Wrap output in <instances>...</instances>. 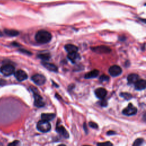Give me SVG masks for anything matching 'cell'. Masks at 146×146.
Listing matches in <instances>:
<instances>
[{"label":"cell","mask_w":146,"mask_h":146,"mask_svg":"<svg viewBox=\"0 0 146 146\" xmlns=\"http://www.w3.org/2000/svg\"><path fill=\"white\" fill-rule=\"evenodd\" d=\"M51 34L47 31L42 30L38 31L35 36V40L39 43H46L51 39Z\"/></svg>","instance_id":"6da1fadb"},{"label":"cell","mask_w":146,"mask_h":146,"mask_svg":"<svg viewBox=\"0 0 146 146\" xmlns=\"http://www.w3.org/2000/svg\"><path fill=\"white\" fill-rule=\"evenodd\" d=\"M51 124L48 121L41 120L37 123V129L42 132H47L51 129Z\"/></svg>","instance_id":"7a4b0ae2"},{"label":"cell","mask_w":146,"mask_h":146,"mask_svg":"<svg viewBox=\"0 0 146 146\" xmlns=\"http://www.w3.org/2000/svg\"><path fill=\"white\" fill-rule=\"evenodd\" d=\"M0 71L4 75L9 76L14 74L15 71V68L13 65L7 64L3 65L2 67H1Z\"/></svg>","instance_id":"3957f363"},{"label":"cell","mask_w":146,"mask_h":146,"mask_svg":"<svg viewBox=\"0 0 146 146\" xmlns=\"http://www.w3.org/2000/svg\"><path fill=\"white\" fill-rule=\"evenodd\" d=\"M137 108L132 104L129 103L128 106L123 110V113L126 116L134 115L137 113Z\"/></svg>","instance_id":"277c9868"},{"label":"cell","mask_w":146,"mask_h":146,"mask_svg":"<svg viewBox=\"0 0 146 146\" xmlns=\"http://www.w3.org/2000/svg\"><path fill=\"white\" fill-rule=\"evenodd\" d=\"M32 80L37 85L41 86L46 82V78L40 74H35L31 77Z\"/></svg>","instance_id":"5b68a950"},{"label":"cell","mask_w":146,"mask_h":146,"mask_svg":"<svg viewBox=\"0 0 146 146\" xmlns=\"http://www.w3.org/2000/svg\"><path fill=\"white\" fill-rule=\"evenodd\" d=\"M108 72L112 76H117L121 74L122 70L120 67L117 65H113L109 68Z\"/></svg>","instance_id":"8992f818"},{"label":"cell","mask_w":146,"mask_h":146,"mask_svg":"<svg viewBox=\"0 0 146 146\" xmlns=\"http://www.w3.org/2000/svg\"><path fill=\"white\" fill-rule=\"evenodd\" d=\"M34 92V105L37 107H42L44 105V102L43 100V99L39 94L35 91Z\"/></svg>","instance_id":"52a82bcc"},{"label":"cell","mask_w":146,"mask_h":146,"mask_svg":"<svg viewBox=\"0 0 146 146\" xmlns=\"http://www.w3.org/2000/svg\"><path fill=\"white\" fill-rule=\"evenodd\" d=\"M91 49L98 54H104V53H108L111 51V49L105 46H96L94 47H91Z\"/></svg>","instance_id":"ba28073f"},{"label":"cell","mask_w":146,"mask_h":146,"mask_svg":"<svg viewBox=\"0 0 146 146\" xmlns=\"http://www.w3.org/2000/svg\"><path fill=\"white\" fill-rule=\"evenodd\" d=\"M15 76L18 81H23L27 78V74L22 70H19L15 72Z\"/></svg>","instance_id":"9c48e42d"},{"label":"cell","mask_w":146,"mask_h":146,"mask_svg":"<svg viewBox=\"0 0 146 146\" xmlns=\"http://www.w3.org/2000/svg\"><path fill=\"white\" fill-rule=\"evenodd\" d=\"M56 131L58 133H59V134L62 135L64 137L68 138L69 134L63 126L57 124L56 127Z\"/></svg>","instance_id":"30bf717a"},{"label":"cell","mask_w":146,"mask_h":146,"mask_svg":"<svg viewBox=\"0 0 146 146\" xmlns=\"http://www.w3.org/2000/svg\"><path fill=\"white\" fill-rule=\"evenodd\" d=\"M95 95L99 99H104L107 95V91L103 88H98L95 91Z\"/></svg>","instance_id":"8fae6325"},{"label":"cell","mask_w":146,"mask_h":146,"mask_svg":"<svg viewBox=\"0 0 146 146\" xmlns=\"http://www.w3.org/2000/svg\"><path fill=\"white\" fill-rule=\"evenodd\" d=\"M42 64L46 68L47 70L51 71H53V72H57L58 71V67L54 64L52 63H47L46 62H42Z\"/></svg>","instance_id":"7c38bea8"},{"label":"cell","mask_w":146,"mask_h":146,"mask_svg":"<svg viewBox=\"0 0 146 146\" xmlns=\"http://www.w3.org/2000/svg\"><path fill=\"white\" fill-rule=\"evenodd\" d=\"M139 79V76L136 74H131L127 77L128 84H135Z\"/></svg>","instance_id":"4fadbf2b"},{"label":"cell","mask_w":146,"mask_h":146,"mask_svg":"<svg viewBox=\"0 0 146 146\" xmlns=\"http://www.w3.org/2000/svg\"><path fill=\"white\" fill-rule=\"evenodd\" d=\"M135 89L137 90H143L145 88V81L143 79H139L135 83Z\"/></svg>","instance_id":"5bb4252c"},{"label":"cell","mask_w":146,"mask_h":146,"mask_svg":"<svg viewBox=\"0 0 146 146\" xmlns=\"http://www.w3.org/2000/svg\"><path fill=\"white\" fill-rule=\"evenodd\" d=\"M55 116V115L52 113H43L41 115L42 120L49 121L52 120Z\"/></svg>","instance_id":"9a60e30c"},{"label":"cell","mask_w":146,"mask_h":146,"mask_svg":"<svg viewBox=\"0 0 146 146\" xmlns=\"http://www.w3.org/2000/svg\"><path fill=\"white\" fill-rule=\"evenodd\" d=\"M99 71L98 70H94L91 71H90L89 72L87 73L85 76L84 78L86 79H91V78H96L99 75Z\"/></svg>","instance_id":"2e32d148"},{"label":"cell","mask_w":146,"mask_h":146,"mask_svg":"<svg viewBox=\"0 0 146 146\" xmlns=\"http://www.w3.org/2000/svg\"><path fill=\"white\" fill-rule=\"evenodd\" d=\"M66 50L68 52V53H71V52H77L78 51V47L72 44H67L64 47Z\"/></svg>","instance_id":"e0dca14e"},{"label":"cell","mask_w":146,"mask_h":146,"mask_svg":"<svg viewBox=\"0 0 146 146\" xmlns=\"http://www.w3.org/2000/svg\"><path fill=\"white\" fill-rule=\"evenodd\" d=\"M79 57V55L77 52L68 53L67 55V58L72 63H74L77 59H78Z\"/></svg>","instance_id":"ac0fdd59"},{"label":"cell","mask_w":146,"mask_h":146,"mask_svg":"<svg viewBox=\"0 0 146 146\" xmlns=\"http://www.w3.org/2000/svg\"><path fill=\"white\" fill-rule=\"evenodd\" d=\"M5 33L10 36H16L19 34L18 31L13 30H5Z\"/></svg>","instance_id":"d6986e66"},{"label":"cell","mask_w":146,"mask_h":146,"mask_svg":"<svg viewBox=\"0 0 146 146\" xmlns=\"http://www.w3.org/2000/svg\"><path fill=\"white\" fill-rule=\"evenodd\" d=\"M38 58L42 59L43 60H48L50 58V55L49 54H40L38 55Z\"/></svg>","instance_id":"ffe728a7"},{"label":"cell","mask_w":146,"mask_h":146,"mask_svg":"<svg viewBox=\"0 0 146 146\" xmlns=\"http://www.w3.org/2000/svg\"><path fill=\"white\" fill-rule=\"evenodd\" d=\"M144 142V140L142 138H138L133 142L132 146H141Z\"/></svg>","instance_id":"44dd1931"},{"label":"cell","mask_w":146,"mask_h":146,"mask_svg":"<svg viewBox=\"0 0 146 146\" xmlns=\"http://www.w3.org/2000/svg\"><path fill=\"white\" fill-rule=\"evenodd\" d=\"M120 96L123 97L124 98H125V99H130L132 98V95L127 92H123V93H121L120 94Z\"/></svg>","instance_id":"7402d4cb"},{"label":"cell","mask_w":146,"mask_h":146,"mask_svg":"<svg viewBox=\"0 0 146 146\" xmlns=\"http://www.w3.org/2000/svg\"><path fill=\"white\" fill-rule=\"evenodd\" d=\"M99 80L101 82H107L109 80V77L106 75H102L100 78Z\"/></svg>","instance_id":"603a6c76"},{"label":"cell","mask_w":146,"mask_h":146,"mask_svg":"<svg viewBox=\"0 0 146 146\" xmlns=\"http://www.w3.org/2000/svg\"><path fill=\"white\" fill-rule=\"evenodd\" d=\"M98 146H112V144L110 141H106L103 143H99Z\"/></svg>","instance_id":"cb8c5ba5"},{"label":"cell","mask_w":146,"mask_h":146,"mask_svg":"<svg viewBox=\"0 0 146 146\" xmlns=\"http://www.w3.org/2000/svg\"><path fill=\"white\" fill-rule=\"evenodd\" d=\"M20 142L18 140H14L11 143H10L7 146H19Z\"/></svg>","instance_id":"d4e9b609"},{"label":"cell","mask_w":146,"mask_h":146,"mask_svg":"<svg viewBox=\"0 0 146 146\" xmlns=\"http://www.w3.org/2000/svg\"><path fill=\"white\" fill-rule=\"evenodd\" d=\"M89 125H90L91 127L93 128H98V124H97L96 123L93 122V121H90V122H89Z\"/></svg>","instance_id":"484cf974"},{"label":"cell","mask_w":146,"mask_h":146,"mask_svg":"<svg viewBox=\"0 0 146 146\" xmlns=\"http://www.w3.org/2000/svg\"><path fill=\"white\" fill-rule=\"evenodd\" d=\"M100 104L102 106H103V107H105V106H107V102L106 100H102L100 102Z\"/></svg>","instance_id":"4316f807"},{"label":"cell","mask_w":146,"mask_h":146,"mask_svg":"<svg viewBox=\"0 0 146 146\" xmlns=\"http://www.w3.org/2000/svg\"><path fill=\"white\" fill-rule=\"evenodd\" d=\"M115 133H116L115 132L113 131H108V132H107V134L108 135H114V134H115Z\"/></svg>","instance_id":"83f0119b"},{"label":"cell","mask_w":146,"mask_h":146,"mask_svg":"<svg viewBox=\"0 0 146 146\" xmlns=\"http://www.w3.org/2000/svg\"><path fill=\"white\" fill-rule=\"evenodd\" d=\"M83 127H84V129L85 131H86V132H87V127H86V124H85V123L84 124V125H83Z\"/></svg>","instance_id":"f1b7e54d"},{"label":"cell","mask_w":146,"mask_h":146,"mask_svg":"<svg viewBox=\"0 0 146 146\" xmlns=\"http://www.w3.org/2000/svg\"><path fill=\"white\" fill-rule=\"evenodd\" d=\"M58 146H66V145H64V144H60V145H58Z\"/></svg>","instance_id":"f546056e"},{"label":"cell","mask_w":146,"mask_h":146,"mask_svg":"<svg viewBox=\"0 0 146 146\" xmlns=\"http://www.w3.org/2000/svg\"><path fill=\"white\" fill-rule=\"evenodd\" d=\"M83 146H90V145H83Z\"/></svg>","instance_id":"4dcf8cb0"}]
</instances>
